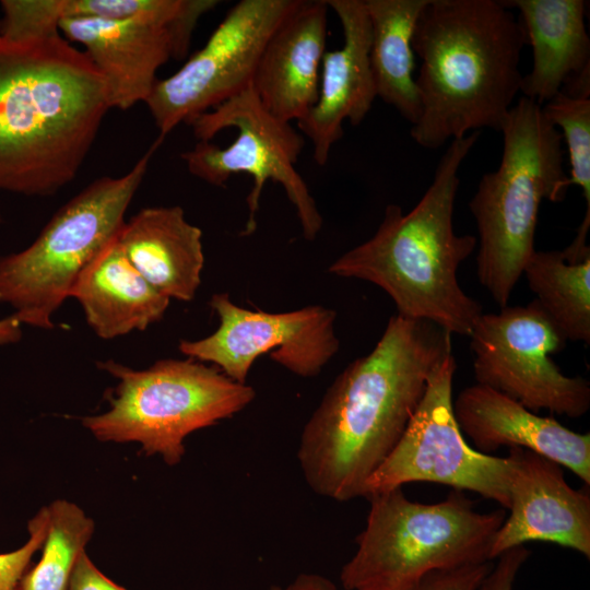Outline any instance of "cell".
<instances>
[{
  "mask_svg": "<svg viewBox=\"0 0 590 590\" xmlns=\"http://www.w3.org/2000/svg\"><path fill=\"white\" fill-rule=\"evenodd\" d=\"M530 290L566 341L590 342V259L568 262L562 250H535L523 268Z\"/></svg>",
  "mask_w": 590,
  "mask_h": 590,
  "instance_id": "cell-23",
  "label": "cell"
},
{
  "mask_svg": "<svg viewBox=\"0 0 590 590\" xmlns=\"http://www.w3.org/2000/svg\"><path fill=\"white\" fill-rule=\"evenodd\" d=\"M456 369L452 352L435 366L404 433L367 480L363 497L406 483L432 482L474 492L503 509L509 508V459L472 448L455 418L452 386Z\"/></svg>",
  "mask_w": 590,
  "mask_h": 590,
  "instance_id": "cell-10",
  "label": "cell"
},
{
  "mask_svg": "<svg viewBox=\"0 0 590 590\" xmlns=\"http://www.w3.org/2000/svg\"><path fill=\"white\" fill-rule=\"evenodd\" d=\"M164 138L120 177H99L64 203L25 249L0 257V303L22 326L49 330L85 268L113 241Z\"/></svg>",
  "mask_w": 590,
  "mask_h": 590,
  "instance_id": "cell-7",
  "label": "cell"
},
{
  "mask_svg": "<svg viewBox=\"0 0 590 590\" xmlns=\"http://www.w3.org/2000/svg\"><path fill=\"white\" fill-rule=\"evenodd\" d=\"M527 35L499 0H428L412 38L421 116L412 139L425 149L489 128L500 131L520 92Z\"/></svg>",
  "mask_w": 590,
  "mask_h": 590,
  "instance_id": "cell-3",
  "label": "cell"
},
{
  "mask_svg": "<svg viewBox=\"0 0 590 590\" xmlns=\"http://www.w3.org/2000/svg\"><path fill=\"white\" fill-rule=\"evenodd\" d=\"M68 590H128L104 575L84 552L73 570Z\"/></svg>",
  "mask_w": 590,
  "mask_h": 590,
  "instance_id": "cell-29",
  "label": "cell"
},
{
  "mask_svg": "<svg viewBox=\"0 0 590 590\" xmlns=\"http://www.w3.org/2000/svg\"><path fill=\"white\" fill-rule=\"evenodd\" d=\"M452 411L461 433L475 450L492 455L502 447L523 448L555 461L590 485L589 433L574 432L479 384L453 398Z\"/></svg>",
  "mask_w": 590,
  "mask_h": 590,
  "instance_id": "cell-17",
  "label": "cell"
},
{
  "mask_svg": "<svg viewBox=\"0 0 590 590\" xmlns=\"http://www.w3.org/2000/svg\"><path fill=\"white\" fill-rule=\"evenodd\" d=\"M493 565L491 560L434 570L425 575L411 590H477Z\"/></svg>",
  "mask_w": 590,
  "mask_h": 590,
  "instance_id": "cell-27",
  "label": "cell"
},
{
  "mask_svg": "<svg viewBox=\"0 0 590 590\" xmlns=\"http://www.w3.org/2000/svg\"><path fill=\"white\" fill-rule=\"evenodd\" d=\"M532 47L531 71L520 92L541 106L566 84L590 79V39L583 0H508Z\"/></svg>",
  "mask_w": 590,
  "mask_h": 590,
  "instance_id": "cell-20",
  "label": "cell"
},
{
  "mask_svg": "<svg viewBox=\"0 0 590 590\" xmlns=\"http://www.w3.org/2000/svg\"><path fill=\"white\" fill-rule=\"evenodd\" d=\"M297 1L241 0L232 7L205 45L155 83L145 104L160 135L251 86L269 37Z\"/></svg>",
  "mask_w": 590,
  "mask_h": 590,
  "instance_id": "cell-12",
  "label": "cell"
},
{
  "mask_svg": "<svg viewBox=\"0 0 590 590\" xmlns=\"http://www.w3.org/2000/svg\"><path fill=\"white\" fill-rule=\"evenodd\" d=\"M70 297L79 302L87 324L104 340L146 330L162 320L170 302L131 264L118 237L85 268Z\"/></svg>",
  "mask_w": 590,
  "mask_h": 590,
  "instance_id": "cell-21",
  "label": "cell"
},
{
  "mask_svg": "<svg viewBox=\"0 0 590 590\" xmlns=\"http://www.w3.org/2000/svg\"><path fill=\"white\" fill-rule=\"evenodd\" d=\"M370 22L369 60L377 97L412 126L422 107L414 70L412 38L428 0H364Z\"/></svg>",
  "mask_w": 590,
  "mask_h": 590,
  "instance_id": "cell-22",
  "label": "cell"
},
{
  "mask_svg": "<svg viewBox=\"0 0 590 590\" xmlns=\"http://www.w3.org/2000/svg\"><path fill=\"white\" fill-rule=\"evenodd\" d=\"M452 352L436 324L392 316L366 355L333 380L300 434L297 459L318 495L347 502L393 450L435 366Z\"/></svg>",
  "mask_w": 590,
  "mask_h": 590,
  "instance_id": "cell-1",
  "label": "cell"
},
{
  "mask_svg": "<svg viewBox=\"0 0 590 590\" xmlns=\"http://www.w3.org/2000/svg\"><path fill=\"white\" fill-rule=\"evenodd\" d=\"M125 255L158 293L190 302L204 266L202 231L179 205L148 206L126 222L118 235Z\"/></svg>",
  "mask_w": 590,
  "mask_h": 590,
  "instance_id": "cell-19",
  "label": "cell"
},
{
  "mask_svg": "<svg viewBox=\"0 0 590 590\" xmlns=\"http://www.w3.org/2000/svg\"><path fill=\"white\" fill-rule=\"evenodd\" d=\"M28 539L21 547L0 554V590H20L34 554L47 532V509L42 507L27 523Z\"/></svg>",
  "mask_w": 590,
  "mask_h": 590,
  "instance_id": "cell-26",
  "label": "cell"
},
{
  "mask_svg": "<svg viewBox=\"0 0 590 590\" xmlns=\"http://www.w3.org/2000/svg\"><path fill=\"white\" fill-rule=\"evenodd\" d=\"M547 120L562 129L569 154V185H577L586 200V212L566 255L581 260L590 255L587 235L590 227V94H569L560 91L542 105Z\"/></svg>",
  "mask_w": 590,
  "mask_h": 590,
  "instance_id": "cell-25",
  "label": "cell"
},
{
  "mask_svg": "<svg viewBox=\"0 0 590 590\" xmlns=\"http://www.w3.org/2000/svg\"><path fill=\"white\" fill-rule=\"evenodd\" d=\"M469 338L476 384L535 413L579 418L589 411L590 384L565 375L553 361L567 341L535 299L483 312Z\"/></svg>",
  "mask_w": 590,
  "mask_h": 590,
  "instance_id": "cell-11",
  "label": "cell"
},
{
  "mask_svg": "<svg viewBox=\"0 0 590 590\" xmlns=\"http://www.w3.org/2000/svg\"><path fill=\"white\" fill-rule=\"evenodd\" d=\"M509 515L498 529L492 559L528 542H548L590 558L589 489H575L562 465L533 451L511 447Z\"/></svg>",
  "mask_w": 590,
  "mask_h": 590,
  "instance_id": "cell-14",
  "label": "cell"
},
{
  "mask_svg": "<svg viewBox=\"0 0 590 590\" xmlns=\"http://www.w3.org/2000/svg\"><path fill=\"white\" fill-rule=\"evenodd\" d=\"M328 9L326 0H298L263 48L251 87L281 120L298 121L317 102Z\"/></svg>",
  "mask_w": 590,
  "mask_h": 590,
  "instance_id": "cell-18",
  "label": "cell"
},
{
  "mask_svg": "<svg viewBox=\"0 0 590 590\" xmlns=\"http://www.w3.org/2000/svg\"><path fill=\"white\" fill-rule=\"evenodd\" d=\"M268 590H339L337 586L318 574H300L286 587L272 586Z\"/></svg>",
  "mask_w": 590,
  "mask_h": 590,
  "instance_id": "cell-30",
  "label": "cell"
},
{
  "mask_svg": "<svg viewBox=\"0 0 590 590\" xmlns=\"http://www.w3.org/2000/svg\"><path fill=\"white\" fill-rule=\"evenodd\" d=\"M210 307L217 329L199 340H181L180 353L210 363L234 381L246 384L255 361L270 352L276 364L300 377H315L340 349L333 309L311 305L285 312L240 307L227 293L213 294Z\"/></svg>",
  "mask_w": 590,
  "mask_h": 590,
  "instance_id": "cell-13",
  "label": "cell"
},
{
  "mask_svg": "<svg viewBox=\"0 0 590 590\" xmlns=\"http://www.w3.org/2000/svg\"><path fill=\"white\" fill-rule=\"evenodd\" d=\"M47 532L40 558L25 573L20 590H68L95 523L76 504L56 499L46 506Z\"/></svg>",
  "mask_w": 590,
  "mask_h": 590,
  "instance_id": "cell-24",
  "label": "cell"
},
{
  "mask_svg": "<svg viewBox=\"0 0 590 590\" xmlns=\"http://www.w3.org/2000/svg\"><path fill=\"white\" fill-rule=\"evenodd\" d=\"M530 556L524 545L511 547L499 556L477 590H514L517 575Z\"/></svg>",
  "mask_w": 590,
  "mask_h": 590,
  "instance_id": "cell-28",
  "label": "cell"
},
{
  "mask_svg": "<svg viewBox=\"0 0 590 590\" xmlns=\"http://www.w3.org/2000/svg\"><path fill=\"white\" fill-rule=\"evenodd\" d=\"M98 367L118 384L109 409L83 417L82 425L101 441L138 442L168 465L182 460L188 435L232 417L256 397L251 386L189 357L161 359L142 370L113 359Z\"/></svg>",
  "mask_w": 590,
  "mask_h": 590,
  "instance_id": "cell-8",
  "label": "cell"
},
{
  "mask_svg": "<svg viewBox=\"0 0 590 590\" xmlns=\"http://www.w3.org/2000/svg\"><path fill=\"white\" fill-rule=\"evenodd\" d=\"M357 548L340 573L345 590H411L439 569L491 562L503 508L480 512L463 491L434 504L410 500L402 487L367 497Z\"/></svg>",
  "mask_w": 590,
  "mask_h": 590,
  "instance_id": "cell-6",
  "label": "cell"
},
{
  "mask_svg": "<svg viewBox=\"0 0 590 590\" xmlns=\"http://www.w3.org/2000/svg\"><path fill=\"white\" fill-rule=\"evenodd\" d=\"M110 109L103 75L62 35L0 36V190L49 197L69 185Z\"/></svg>",
  "mask_w": 590,
  "mask_h": 590,
  "instance_id": "cell-2",
  "label": "cell"
},
{
  "mask_svg": "<svg viewBox=\"0 0 590 590\" xmlns=\"http://www.w3.org/2000/svg\"><path fill=\"white\" fill-rule=\"evenodd\" d=\"M199 142L180 154L188 172L216 187H226L232 175L245 173L253 184L247 196L248 219L243 236L255 233L256 214L264 184L284 189L300 223L303 236L312 241L323 220L307 184L295 165L305 145L291 122L270 114L251 86L187 122Z\"/></svg>",
  "mask_w": 590,
  "mask_h": 590,
  "instance_id": "cell-9",
  "label": "cell"
},
{
  "mask_svg": "<svg viewBox=\"0 0 590 590\" xmlns=\"http://www.w3.org/2000/svg\"><path fill=\"white\" fill-rule=\"evenodd\" d=\"M500 132V164L482 176L469 208L479 234V282L503 308L535 251L542 201H563L570 185L563 165L562 133L540 104L522 96Z\"/></svg>",
  "mask_w": 590,
  "mask_h": 590,
  "instance_id": "cell-5",
  "label": "cell"
},
{
  "mask_svg": "<svg viewBox=\"0 0 590 590\" xmlns=\"http://www.w3.org/2000/svg\"><path fill=\"white\" fill-rule=\"evenodd\" d=\"M59 30L68 42L84 47L106 82L110 108L120 110L146 102L158 69L186 57L192 36L141 19L69 17Z\"/></svg>",
  "mask_w": 590,
  "mask_h": 590,
  "instance_id": "cell-15",
  "label": "cell"
},
{
  "mask_svg": "<svg viewBox=\"0 0 590 590\" xmlns=\"http://www.w3.org/2000/svg\"><path fill=\"white\" fill-rule=\"evenodd\" d=\"M479 137L474 131L452 140L417 204L408 213L398 204L387 205L373 237L344 252L328 271L377 285L401 317L469 337L483 307L463 291L458 270L477 238L455 232L453 210L459 168Z\"/></svg>",
  "mask_w": 590,
  "mask_h": 590,
  "instance_id": "cell-4",
  "label": "cell"
},
{
  "mask_svg": "<svg viewBox=\"0 0 590 590\" xmlns=\"http://www.w3.org/2000/svg\"><path fill=\"white\" fill-rule=\"evenodd\" d=\"M343 31L341 48L326 51L319 78L318 98L297 121L312 145L319 166L327 164L332 146L343 135L345 120L358 126L377 97L370 68V22L364 0H326Z\"/></svg>",
  "mask_w": 590,
  "mask_h": 590,
  "instance_id": "cell-16",
  "label": "cell"
},
{
  "mask_svg": "<svg viewBox=\"0 0 590 590\" xmlns=\"http://www.w3.org/2000/svg\"><path fill=\"white\" fill-rule=\"evenodd\" d=\"M22 323L13 314L0 319V346L19 342L22 339Z\"/></svg>",
  "mask_w": 590,
  "mask_h": 590,
  "instance_id": "cell-31",
  "label": "cell"
}]
</instances>
